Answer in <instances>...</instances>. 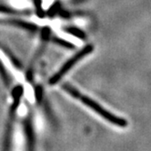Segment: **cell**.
<instances>
[{"label":"cell","instance_id":"1","mask_svg":"<svg viewBox=\"0 0 151 151\" xmlns=\"http://www.w3.org/2000/svg\"><path fill=\"white\" fill-rule=\"evenodd\" d=\"M62 88L68 94H69L71 96H73L74 99L79 100L84 105H86L88 107H89L90 109L95 111L98 115L102 116L104 119H106L107 122H109V123L116 125V126H118L120 127H125L127 126V119H125V118H123V117H119L117 116L113 115L111 112H109V110L104 109V107L102 106H100L98 102H96L92 99L88 98V96L81 94L77 88H74L73 86H71L70 84H68V83L63 84Z\"/></svg>","mask_w":151,"mask_h":151},{"label":"cell","instance_id":"2","mask_svg":"<svg viewBox=\"0 0 151 151\" xmlns=\"http://www.w3.org/2000/svg\"><path fill=\"white\" fill-rule=\"evenodd\" d=\"M24 94V88L21 85H17L12 90V96H13V103L9 110V116L8 122L6 126L5 141H4V150L3 151H11V145H12V137H13V125L16 120L17 111L20 104V100Z\"/></svg>","mask_w":151,"mask_h":151},{"label":"cell","instance_id":"3","mask_svg":"<svg viewBox=\"0 0 151 151\" xmlns=\"http://www.w3.org/2000/svg\"><path fill=\"white\" fill-rule=\"evenodd\" d=\"M93 51H94V46L92 44H89V45H87L86 47H84L81 50H79L78 53H76L72 58H70L55 74L52 76L48 80V84L50 86H54V85L58 84L63 78L64 76L66 75L75 66V65H77L78 62H79L84 58L88 56Z\"/></svg>","mask_w":151,"mask_h":151},{"label":"cell","instance_id":"4","mask_svg":"<svg viewBox=\"0 0 151 151\" xmlns=\"http://www.w3.org/2000/svg\"><path fill=\"white\" fill-rule=\"evenodd\" d=\"M50 36H51V29L50 27H45L44 28L42 29V32H41V43H40V47L36 54L35 58L32 60L30 66H29V68L27 72V79L28 81H32L33 79V75H34V68H35V64H36V61L37 59H39V58L42 56L43 52L45 50V47L47 46V43L48 42V40L50 39Z\"/></svg>","mask_w":151,"mask_h":151},{"label":"cell","instance_id":"5","mask_svg":"<svg viewBox=\"0 0 151 151\" xmlns=\"http://www.w3.org/2000/svg\"><path fill=\"white\" fill-rule=\"evenodd\" d=\"M0 25H6V26H12L15 27H18L21 29H25L31 32H36L38 27L36 24L27 22V21L20 20V19H3L0 18Z\"/></svg>","mask_w":151,"mask_h":151},{"label":"cell","instance_id":"6","mask_svg":"<svg viewBox=\"0 0 151 151\" xmlns=\"http://www.w3.org/2000/svg\"><path fill=\"white\" fill-rule=\"evenodd\" d=\"M24 126H25V132H26V137L27 141L28 151H34V133H33V128H32L31 116H28L25 119Z\"/></svg>","mask_w":151,"mask_h":151},{"label":"cell","instance_id":"7","mask_svg":"<svg viewBox=\"0 0 151 151\" xmlns=\"http://www.w3.org/2000/svg\"><path fill=\"white\" fill-rule=\"evenodd\" d=\"M64 30L66 31L68 34H70V35L74 36L75 37H78V38H80V39H85L86 38L85 32L82 31L78 27H68L66 28H64Z\"/></svg>","mask_w":151,"mask_h":151},{"label":"cell","instance_id":"8","mask_svg":"<svg viewBox=\"0 0 151 151\" xmlns=\"http://www.w3.org/2000/svg\"><path fill=\"white\" fill-rule=\"evenodd\" d=\"M0 76H1L2 80L4 81V83L6 87L7 88L10 87V84H11V78H10L9 75L6 69V67L4 66V64L1 60H0Z\"/></svg>","mask_w":151,"mask_h":151},{"label":"cell","instance_id":"9","mask_svg":"<svg viewBox=\"0 0 151 151\" xmlns=\"http://www.w3.org/2000/svg\"><path fill=\"white\" fill-rule=\"evenodd\" d=\"M0 12L5 13V14H11V15H27L29 12H25V11H20V10H15L11 7H8L6 6L0 5Z\"/></svg>","mask_w":151,"mask_h":151},{"label":"cell","instance_id":"10","mask_svg":"<svg viewBox=\"0 0 151 151\" xmlns=\"http://www.w3.org/2000/svg\"><path fill=\"white\" fill-rule=\"evenodd\" d=\"M51 40L56 43L57 45L58 46H61L65 48H68V49H74L75 48V45H73L72 43L65 40V39H62V38H59V37H54L53 38H51Z\"/></svg>","mask_w":151,"mask_h":151},{"label":"cell","instance_id":"11","mask_svg":"<svg viewBox=\"0 0 151 151\" xmlns=\"http://www.w3.org/2000/svg\"><path fill=\"white\" fill-rule=\"evenodd\" d=\"M34 3H35V6H36V10H37V15L41 18L44 17L45 11L42 6V0H34Z\"/></svg>","mask_w":151,"mask_h":151},{"label":"cell","instance_id":"12","mask_svg":"<svg viewBox=\"0 0 151 151\" xmlns=\"http://www.w3.org/2000/svg\"><path fill=\"white\" fill-rule=\"evenodd\" d=\"M35 96H36V99H37V102L40 103L42 101V99H43V89L40 86H37L35 88Z\"/></svg>","mask_w":151,"mask_h":151}]
</instances>
